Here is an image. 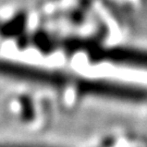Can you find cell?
<instances>
[{"label": "cell", "mask_w": 147, "mask_h": 147, "mask_svg": "<svg viewBox=\"0 0 147 147\" xmlns=\"http://www.w3.org/2000/svg\"><path fill=\"white\" fill-rule=\"evenodd\" d=\"M109 58L113 61L144 64L147 67V53L133 51V50H113L109 55Z\"/></svg>", "instance_id": "obj_1"}]
</instances>
